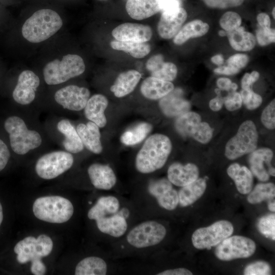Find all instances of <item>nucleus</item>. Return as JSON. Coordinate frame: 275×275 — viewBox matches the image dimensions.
Wrapping results in <instances>:
<instances>
[{
  "mask_svg": "<svg viewBox=\"0 0 275 275\" xmlns=\"http://www.w3.org/2000/svg\"><path fill=\"white\" fill-rule=\"evenodd\" d=\"M19 109L3 124L11 150L22 157L50 150L51 140L39 120V112Z\"/></svg>",
  "mask_w": 275,
  "mask_h": 275,
  "instance_id": "obj_1",
  "label": "nucleus"
},
{
  "mask_svg": "<svg viewBox=\"0 0 275 275\" xmlns=\"http://www.w3.org/2000/svg\"><path fill=\"white\" fill-rule=\"evenodd\" d=\"M172 143L166 135L156 133L145 142L135 158L136 170L143 174L152 173L165 164L172 150Z\"/></svg>",
  "mask_w": 275,
  "mask_h": 275,
  "instance_id": "obj_2",
  "label": "nucleus"
},
{
  "mask_svg": "<svg viewBox=\"0 0 275 275\" xmlns=\"http://www.w3.org/2000/svg\"><path fill=\"white\" fill-rule=\"evenodd\" d=\"M63 24L61 17L56 11L42 9L35 12L24 21L21 34L28 42L39 43L55 35Z\"/></svg>",
  "mask_w": 275,
  "mask_h": 275,
  "instance_id": "obj_3",
  "label": "nucleus"
},
{
  "mask_svg": "<svg viewBox=\"0 0 275 275\" xmlns=\"http://www.w3.org/2000/svg\"><path fill=\"white\" fill-rule=\"evenodd\" d=\"M43 125L51 141L62 149L73 154L79 153L84 149L75 126L68 118L51 114L46 118Z\"/></svg>",
  "mask_w": 275,
  "mask_h": 275,
  "instance_id": "obj_4",
  "label": "nucleus"
},
{
  "mask_svg": "<svg viewBox=\"0 0 275 275\" xmlns=\"http://www.w3.org/2000/svg\"><path fill=\"white\" fill-rule=\"evenodd\" d=\"M86 65L83 59L76 54H67L46 63L42 70L45 83L50 86L65 83L82 74Z\"/></svg>",
  "mask_w": 275,
  "mask_h": 275,
  "instance_id": "obj_5",
  "label": "nucleus"
},
{
  "mask_svg": "<svg viewBox=\"0 0 275 275\" xmlns=\"http://www.w3.org/2000/svg\"><path fill=\"white\" fill-rule=\"evenodd\" d=\"M90 90L84 87L68 85L57 89L51 103L46 109L52 114L62 115L65 112H79L84 109L90 97Z\"/></svg>",
  "mask_w": 275,
  "mask_h": 275,
  "instance_id": "obj_6",
  "label": "nucleus"
},
{
  "mask_svg": "<svg viewBox=\"0 0 275 275\" xmlns=\"http://www.w3.org/2000/svg\"><path fill=\"white\" fill-rule=\"evenodd\" d=\"M34 215L39 219L50 223L61 224L72 217L74 207L67 199L59 196L42 197L33 205Z\"/></svg>",
  "mask_w": 275,
  "mask_h": 275,
  "instance_id": "obj_7",
  "label": "nucleus"
},
{
  "mask_svg": "<svg viewBox=\"0 0 275 275\" xmlns=\"http://www.w3.org/2000/svg\"><path fill=\"white\" fill-rule=\"evenodd\" d=\"M73 154L63 149L49 150L37 159L34 169L37 175L44 180L55 179L62 175L73 165Z\"/></svg>",
  "mask_w": 275,
  "mask_h": 275,
  "instance_id": "obj_8",
  "label": "nucleus"
},
{
  "mask_svg": "<svg viewBox=\"0 0 275 275\" xmlns=\"http://www.w3.org/2000/svg\"><path fill=\"white\" fill-rule=\"evenodd\" d=\"M40 83L38 75L32 70H24L19 73L12 96L20 109L39 112L35 103Z\"/></svg>",
  "mask_w": 275,
  "mask_h": 275,
  "instance_id": "obj_9",
  "label": "nucleus"
},
{
  "mask_svg": "<svg viewBox=\"0 0 275 275\" xmlns=\"http://www.w3.org/2000/svg\"><path fill=\"white\" fill-rule=\"evenodd\" d=\"M258 135L254 123L251 120L243 122L236 134L230 139L225 147V154L230 160L236 159L256 150Z\"/></svg>",
  "mask_w": 275,
  "mask_h": 275,
  "instance_id": "obj_10",
  "label": "nucleus"
},
{
  "mask_svg": "<svg viewBox=\"0 0 275 275\" xmlns=\"http://www.w3.org/2000/svg\"><path fill=\"white\" fill-rule=\"evenodd\" d=\"M167 230L161 224L154 221L142 222L133 228L126 239L131 246L138 249L158 244L164 238Z\"/></svg>",
  "mask_w": 275,
  "mask_h": 275,
  "instance_id": "obj_11",
  "label": "nucleus"
},
{
  "mask_svg": "<svg viewBox=\"0 0 275 275\" xmlns=\"http://www.w3.org/2000/svg\"><path fill=\"white\" fill-rule=\"evenodd\" d=\"M53 248V242L47 235L41 234L37 238L28 236L19 241L14 248L16 259L20 264L32 262L49 255Z\"/></svg>",
  "mask_w": 275,
  "mask_h": 275,
  "instance_id": "obj_12",
  "label": "nucleus"
},
{
  "mask_svg": "<svg viewBox=\"0 0 275 275\" xmlns=\"http://www.w3.org/2000/svg\"><path fill=\"white\" fill-rule=\"evenodd\" d=\"M233 231L231 223L226 220L219 221L208 227L197 229L192 235L191 241L197 249H210L230 236Z\"/></svg>",
  "mask_w": 275,
  "mask_h": 275,
  "instance_id": "obj_13",
  "label": "nucleus"
},
{
  "mask_svg": "<svg viewBox=\"0 0 275 275\" xmlns=\"http://www.w3.org/2000/svg\"><path fill=\"white\" fill-rule=\"evenodd\" d=\"M256 249L255 242L246 237L234 235L229 236L217 245L215 254L223 261L246 258L253 255Z\"/></svg>",
  "mask_w": 275,
  "mask_h": 275,
  "instance_id": "obj_14",
  "label": "nucleus"
},
{
  "mask_svg": "<svg viewBox=\"0 0 275 275\" xmlns=\"http://www.w3.org/2000/svg\"><path fill=\"white\" fill-rule=\"evenodd\" d=\"M272 150L268 148L255 150L251 153L249 161L251 172L261 181H267L269 176H275V170L271 166Z\"/></svg>",
  "mask_w": 275,
  "mask_h": 275,
  "instance_id": "obj_15",
  "label": "nucleus"
},
{
  "mask_svg": "<svg viewBox=\"0 0 275 275\" xmlns=\"http://www.w3.org/2000/svg\"><path fill=\"white\" fill-rule=\"evenodd\" d=\"M112 34L116 40L120 41L147 42L150 40L152 31L147 25L125 22L114 29Z\"/></svg>",
  "mask_w": 275,
  "mask_h": 275,
  "instance_id": "obj_16",
  "label": "nucleus"
},
{
  "mask_svg": "<svg viewBox=\"0 0 275 275\" xmlns=\"http://www.w3.org/2000/svg\"><path fill=\"white\" fill-rule=\"evenodd\" d=\"M87 172L91 183L97 189L108 190L116 183V176L108 165L94 163L88 167Z\"/></svg>",
  "mask_w": 275,
  "mask_h": 275,
  "instance_id": "obj_17",
  "label": "nucleus"
},
{
  "mask_svg": "<svg viewBox=\"0 0 275 275\" xmlns=\"http://www.w3.org/2000/svg\"><path fill=\"white\" fill-rule=\"evenodd\" d=\"M159 105L162 113L171 117L180 116L188 112L190 107V103L183 98L180 89H174L161 98Z\"/></svg>",
  "mask_w": 275,
  "mask_h": 275,
  "instance_id": "obj_18",
  "label": "nucleus"
},
{
  "mask_svg": "<svg viewBox=\"0 0 275 275\" xmlns=\"http://www.w3.org/2000/svg\"><path fill=\"white\" fill-rule=\"evenodd\" d=\"M165 0H127L125 8L133 19L141 20L160 11Z\"/></svg>",
  "mask_w": 275,
  "mask_h": 275,
  "instance_id": "obj_19",
  "label": "nucleus"
},
{
  "mask_svg": "<svg viewBox=\"0 0 275 275\" xmlns=\"http://www.w3.org/2000/svg\"><path fill=\"white\" fill-rule=\"evenodd\" d=\"M198 167L192 163L183 165L178 162L171 164L168 170V179L177 186L183 187L198 178Z\"/></svg>",
  "mask_w": 275,
  "mask_h": 275,
  "instance_id": "obj_20",
  "label": "nucleus"
},
{
  "mask_svg": "<svg viewBox=\"0 0 275 275\" xmlns=\"http://www.w3.org/2000/svg\"><path fill=\"white\" fill-rule=\"evenodd\" d=\"M75 127L85 148L93 153H101L102 146L99 127L90 121L78 123Z\"/></svg>",
  "mask_w": 275,
  "mask_h": 275,
  "instance_id": "obj_21",
  "label": "nucleus"
},
{
  "mask_svg": "<svg viewBox=\"0 0 275 275\" xmlns=\"http://www.w3.org/2000/svg\"><path fill=\"white\" fill-rule=\"evenodd\" d=\"M108 104L107 98L102 94H96L90 96L83 109L85 117L99 128L104 127L107 123L104 112Z\"/></svg>",
  "mask_w": 275,
  "mask_h": 275,
  "instance_id": "obj_22",
  "label": "nucleus"
},
{
  "mask_svg": "<svg viewBox=\"0 0 275 275\" xmlns=\"http://www.w3.org/2000/svg\"><path fill=\"white\" fill-rule=\"evenodd\" d=\"M187 16V12L182 7H180L178 11L174 14L161 15L157 25L159 35L165 39L174 37L180 30Z\"/></svg>",
  "mask_w": 275,
  "mask_h": 275,
  "instance_id": "obj_23",
  "label": "nucleus"
},
{
  "mask_svg": "<svg viewBox=\"0 0 275 275\" xmlns=\"http://www.w3.org/2000/svg\"><path fill=\"white\" fill-rule=\"evenodd\" d=\"M146 67L151 76L166 81L173 80L177 74L176 66L171 62H164L163 56L160 54L150 58L146 62Z\"/></svg>",
  "mask_w": 275,
  "mask_h": 275,
  "instance_id": "obj_24",
  "label": "nucleus"
},
{
  "mask_svg": "<svg viewBox=\"0 0 275 275\" xmlns=\"http://www.w3.org/2000/svg\"><path fill=\"white\" fill-rule=\"evenodd\" d=\"M95 221L101 232L116 238L124 235L128 228L125 218L119 212L105 216Z\"/></svg>",
  "mask_w": 275,
  "mask_h": 275,
  "instance_id": "obj_25",
  "label": "nucleus"
},
{
  "mask_svg": "<svg viewBox=\"0 0 275 275\" xmlns=\"http://www.w3.org/2000/svg\"><path fill=\"white\" fill-rule=\"evenodd\" d=\"M174 89V85L171 81L150 76L143 81L140 90L145 98L157 100L165 96Z\"/></svg>",
  "mask_w": 275,
  "mask_h": 275,
  "instance_id": "obj_26",
  "label": "nucleus"
},
{
  "mask_svg": "<svg viewBox=\"0 0 275 275\" xmlns=\"http://www.w3.org/2000/svg\"><path fill=\"white\" fill-rule=\"evenodd\" d=\"M141 74L137 70L131 69L119 74L110 90L115 96L123 97L131 93L139 83Z\"/></svg>",
  "mask_w": 275,
  "mask_h": 275,
  "instance_id": "obj_27",
  "label": "nucleus"
},
{
  "mask_svg": "<svg viewBox=\"0 0 275 275\" xmlns=\"http://www.w3.org/2000/svg\"><path fill=\"white\" fill-rule=\"evenodd\" d=\"M227 173L234 181L236 188L240 194H248L252 190L253 176L252 173L247 167L234 163L228 168Z\"/></svg>",
  "mask_w": 275,
  "mask_h": 275,
  "instance_id": "obj_28",
  "label": "nucleus"
},
{
  "mask_svg": "<svg viewBox=\"0 0 275 275\" xmlns=\"http://www.w3.org/2000/svg\"><path fill=\"white\" fill-rule=\"evenodd\" d=\"M120 208V203L116 197L102 196L89 209L88 217L90 219L96 221L105 216L119 212Z\"/></svg>",
  "mask_w": 275,
  "mask_h": 275,
  "instance_id": "obj_29",
  "label": "nucleus"
},
{
  "mask_svg": "<svg viewBox=\"0 0 275 275\" xmlns=\"http://www.w3.org/2000/svg\"><path fill=\"white\" fill-rule=\"evenodd\" d=\"M206 186L205 179L198 178L194 182L182 187L178 193L180 205L187 207L193 204L203 195Z\"/></svg>",
  "mask_w": 275,
  "mask_h": 275,
  "instance_id": "obj_30",
  "label": "nucleus"
},
{
  "mask_svg": "<svg viewBox=\"0 0 275 275\" xmlns=\"http://www.w3.org/2000/svg\"><path fill=\"white\" fill-rule=\"evenodd\" d=\"M209 28L207 23L200 20L190 21L180 29L174 37L173 42L176 45H181L190 38L204 35Z\"/></svg>",
  "mask_w": 275,
  "mask_h": 275,
  "instance_id": "obj_31",
  "label": "nucleus"
},
{
  "mask_svg": "<svg viewBox=\"0 0 275 275\" xmlns=\"http://www.w3.org/2000/svg\"><path fill=\"white\" fill-rule=\"evenodd\" d=\"M227 32L229 41L233 48L238 51H249L256 44V39L251 33L244 31L239 26L233 30Z\"/></svg>",
  "mask_w": 275,
  "mask_h": 275,
  "instance_id": "obj_32",
  "label": "nucleus"
},
{
  "mask_svg": "<svg viewBox=\"0 0 275 275\" xmlns=\"http://www.w3.org/2000/svg\"><path fill=\"white\" fill-rule=\"evenodd\" d=\"M107 272V265L102 258L90 256L79 261L76 266V275H105Z\"/></svg>",
  "mask_w": 275,
  "mask_h": 275,
  "instance_id": "obj_33",
  "label": "nucleus"
},
{
  "mask_svg": "<svg viewBox=\"0 0 275 275\" xmlns=\"http://www.w3.org/2000/svg\"><path fill=\"white\" fill-rule=\"evenodd\" d=\"M110 45L115 50L123 51L137 59L145 57L151 51L150 45L147 42L120 41L116 39L111 42Z\"/></svg>",
  "mask_w": 275,
  "mask_h": 275,
  "instance_id": "obj_34",
  "label": "nucleus"
},
{
  "mask_svg": "<svg viewBox=\"0 0 275 275\" xmlns=\"http://www.w3.org/2000/svg\"><path fill=\"white\" fill-rule=\"evenodd\" d=\"M201 122V117L197 113L187 112L179 116L175 126L177 132L184 137H191Z\"/></svg>",
  "mask_w": 275,
  "mask_h": 275,
  "instance_id": "obj_35",
  "label": "nucleus"
},
{
  "mask_svg": "<svg viewBox=\"0 0 275 275\" xmlns=\"http://www.w3.org/2000/svg\"><path fill=\"white\" fill-rule=\"evenodd\" d=\"M152 125L143 122L133 128L126 131L121 137V141L124 145L132 146L142 142L151 131Z\"/></svg>",
  "mask_w": 275,
  "mask_h": 275,
  "instance_id": "obj_36",
  "label": "nucleus"
},
{
  "mask_svg": "<svg viewBox=\"0 0 275 275\" xmlns=\"http://www.w3.org/2000/svg\"><path fill=\"white\" fill-rule=\"evenodd\" d=\"M249 194L247 200L250 203H260L274 197L275 186L272 183H259Z\"/></svg>",
  "mask_w": 275,
  "mask_h": 275,
  "instance_id": "obj_37",
  "label": "nucleus"
},
{
  "mask_svg": "<svg viewBox=\"0 0 275 275\" xmlns=\"http://www.w3.org/2000/svg\"><path fill=\"white\" fill-rule=\"evenodd\" d=\"M155 198L160 207L168 210L175 209L179 204L178 194L173 187Z\"/></svg>",
  "mask_w": 275,
  "mask_h": 275,
  "instance_id": "obj_38",
  "label": "nucleus"
},
{
  "mask_svg": "<svg viewBox=\"0 0 275 275\" xmlns=\"http://www.w3.org/2000/svg\"><path fill=\"white\" fill-rule=\"evenodd\" d=\"M257 227L259 232L266 237L275 240V214H269L259 220Z\"/></svg>",
  "mask_w": 275,
  "mask_h": 275,
  "instance_id": "obj_39",
  "label": "nucleus"
},
{
  "mask_svg": "<svg viewBox=\"0 0 275 275\" xmlns=\"http://www.w3.org/2000/svg\"><path fill=\"white\" fill-rule=\"evenodd\" d=\"M241 23V18L240 15L232 11L225 13L219 20L221 27L226 31H232L239 27Z\"/></svg>",
  "mask_w": 275,
  "mask_h": 275,
  "instance_id": "obj_40",
  "label": "nucleus"
},
{
  "mask_svg": "<svg viewBox=\"0 0 275 275\" xmlns=\"http://www.w3.org/2000/svg\"><path fill=\"white\" fill-rule=\"evenodd\" d=\"M270 272L269 264L263 261H256L249 264L244 270L245 275H268L270 274Z\"/></svg>",
  "mask_w": 275,
  "mask_h": 275,
  "instance_id": "obj_41",
  "label": "nucleus"
},
{
  "mask_svg": "<svg viewBox=\"0 0 275 275\" xmlns=\"http://www.w3.org/2000/svg\"><path fill=\"white\" fill-rule=\"evenodd\" d=\"M212 134L213 129L210 125L201 122L191 138L202 144H206L211 140Z\"/></svg>",
  "mask_w": 275,
  "mask_h": 275,
  "instance_id": "obj_42",
  "label": "nucleus"
},
{
  "mask_svg": "<svg viewBox=\"0 0 275 275\" xmlns=\"http://www.w3.org/2000/svg\"><path fill=\"white\" fill-rule=\"evenodd\" d=\"M275 101L272 100L263 110L261 120L263 125L269 129L275 128Z\"/></svg>",
  "mask_w": 275,
  "mask_h": 275,
  "instance_id": "obj_43",
  "label": "nucleus"
},
{
  "mask_svg": "<svg viewBox=\"0 0 275 275\" xmlns=\"http://www.w3.org/2000/svg\"><path fill=\"white\" fill-rule=\"evenodd\" d=\"M257 40L258 43L265 46L274 42L275 31L270 28H262L260 26L256 31Z\"/></svg>",
  "mask_w": 275,
  "mask_h": 275,
  "instance_id": "obj_44",
  "label": "nucleus"
},
{
  "mask_svg": "<svg viewBox=\"0 0 275 275\" xmlns=\"http://www.w3.org/2000/svg\"><path fill=\"white\" fill-rule=\"evenodd\" d=\"M209 8L226 9L240 6L244 0H202Z\"/></svg>",
  "mask_w": 275,
  "mask_h": 275,
  "instance_id": "obj_45",
  "label": "nucleus"
},
{
  "mask_svg": "<svg viewBox=\"0 0 275 275\" xmlns=\"http://www.w3.org/2000/svg\"><path fill=\"white\" fill-rule=\"evenodd\" d=\"M224 103L226 108L230 111L239 109L242 105V101L239 93L232 92L224 99Z\"/></svg>",
  "mask_w": 275,
  "mask_h": 275,
  "instance_id": "obj_46",
  "label": "nucleus"
},
{
  "mask_svg": "<svg viewBox=\"0 0 275 275\" xmlns=\"http://www.w3.org/2000/svg\"><path fill=\"white\" fill-rule=\"evenodd\" d=\"M11 151L10 147L0 138V172L7 165L11 157Z\"/></svg>",
  "mask_w": 275,
  "mask_h": 275,
  "instance_id": "obj_47",
  "label": "nucleus"
},
{
  "mask_svg": "<svg viewBox=\"0 0 275 275\" xmlns=\"http://www.w3.org/2000/svg\"><path fill=\"white\" fill-rule=\"evenodd\" d=\"M248 61L249 58L246 54L238 53L231 56L227 62L229 66L240 70L245 66Z\"/></svg>",
  "mask_w": 275,
  "mask_h": 275,
  "instance_id": "obj_48",
  "label": "nucleus"
},
{
  "mask_svg": "<svg viewBox=\"0 0 275 275\" xmlns=\"http://www.w3.org/2000/svg\"><path fill=\"white\" fill-rule=\"evenodd\" d=\"M179 0H165L161 10V15H171L176 13L180 8Z\"/></svg>",
  "mask_w": 275,
  "mask_h": 275,
  "instance_id": "obj_49",
  "label": "nucleus"
},
{
  "mask_svg": "<svg viewBox=\"0 0 275 275\" xmlns=\"http://www.w3.org/2000/svg\"><path fill=\"white\" fill-rule=\"evenodd\" d=\"M31 271L35 275H43L46 272V267L41 259H36L31 262Z\"/></svg>",
  "mask_w": 275,
  "mask_h": 275,
  "instance_id": "obj_50",
  "label": "nucleus"
},
{
  "mask_svg": "<svg viewBox=\"0 0 275 275\" xmlns=\"http://www.w3.org/2000/svg\"><path fill=\"white\" fill-rule=\"evenodd\" d=\"M262 102V99L261 96L253 91L248 100L244 104L248 109L252 110L259 107Z\"/></svg>",
  "mask_w": 275,
  "mask_h": 275,
  "instance_id": "obj_51",
  "label": "nucleus"
},
{
  "mask_svg": "<svg viewBox=\"0 0 275 275\" xmlns=\"http://www.w3.org/2000/svg\"><path fill=\"white\" fill-rule=\"evenodd\" d=\"M158 275H192L193 273L185 268L170 269L157 273Z\"/></svg>",
  "mask_w": 275,
  "mask_h": 275,
  "instance_id": "obj_52",
  "label": "nucleus"
},
{
  "mask_svg": "<svg viewBox=\"0 0 275 275\" xmlns=\"http://www.w3.org/2000/svg\"><path fill=\"white\" fill-rule=\"evenodd\" d=\"M224 101V98L220 95H217V97L210 101L209 107L214 112L218 111L222 108Z\"/></svg>",
  "mask_w": 275,
  "mask_h": 275,
  "instance_id": "obj_53",
  "label": "nucleus"
},
{
  "mask_svg": "<svg viewBox=\"0 0 275 275\" xmlns=\"http://www.w3.org/2000/svg\"><path fill=\"white\" fill-rule=\"evenodd\" d=\"M215 73L226 75H232L238 73L239 70L233 67L228 65V66H222L217 68L214 70Z\"/></svg>",
  "mask_w": 275,
  "mask_h": 275,
  "instance_id": "obj_54",
  "label": "nucleus"
},
{
  "mask_svg": "<svg viewBox=\"0 0 275 275\" xmlns=\"http://www.w3.org/2000/svg\"><path fill=\"white\" fill-rule=\"evenodd\" d=\"M257 19L261 27L270 28V19L269 16L266 13H259L257 15Z\"/></svg>",
  "mask_w": 275,
  "mask_h": 275,
  "instance_id": "obj_55",
  "label": "nucleus"
},
{
  "mask_svg": "<svg viewBox=\"0 0 275 275\" xmlns=\"http://www.w3.org/2000/svg\"><path fill=\"white\" fill-rule=\"evenodd\" d=\"M216 84L219 89L230 91L231 90L232 82L228 78L221 77L217 80Z\"/></svg>",
  "mask_w": 275,
  "mask_h": 275,
  "instance_id": "obj_56",
  "label": "nucleus"
},
{
  "mask_svg": "<svg viewBox=\"0 0 275 275\" xmlns=\"http://www.w3.org/2000/svg\"><path fill=\"white\" fill-rule=\"evenodd\" d=\"M255 82L251 74L246 73L241 80V87L242 89H251L252 84Z\"/></svg>",
  "mask_w": 275,
  "mask_h": 275,
  "instance_id": "obj_57",
  "label": "nucleus"
},
{
  "mask_svg": "<svg viewBox=\"0 0 275 275\" xmlns=\"http://www.w3.org/2000/svg\"><path fill=\"white\" fill-rule=\"evenodd\" d=\"M211 61L215 64L221 65L224 62V59L221 54H217L212 57Z\"/></svg>",
  "mask_w": 275,
  "mask_h": 275,
  "instance_id": "obj_58",
  "label": "nucleus"
},
{
  "mask_svg": "<svg viewBox=\"0 0 275 275\" xmlns=\"http://www.w3.org/2000/svg\"><path fill=\"white\" fill-rule=\"evenodd\" d=\"M250 74L253 80L254 81V82L256 81L258 79L260 76L259 73L257 71H254L252 72V73Z\"/></svg>",
  "mask_w": 275,
  "mask_h": 275,
  "instance_id": "obj_59",
  "label": "nucleus"
},
{
  "mask_svg": "<svg viewBox=\"0 0 275 275\" xmlns=\"http://www.w3.org/2000/svg\"><path fill=\"white\" fill-rule=\"evenodd\" d=\"M268 209L274 212L275 211V203L274 201H270L268 204Z\"/></svg>",
  "mask_w": 275,
  "mask_h": 275,
  "instance_id": "obj_60",
  "label": "nucleus"
},
{
  "mask_svg": "<svg viewBox=\"0 0 275 275\" xmlns=\"http://www.w3.org/2000/svg\"><path fill=\"white\" fill-rule=\"evenodd\" d=\"M3 219V212L2 204L0 202V226Z\"/></svg>",
  "mask_w": 275,
  "mask_h": 275,
  "instance_id": "obj_61",
  "label": "nucleus"
},
{
  "mask_svg": "<svg viewBox=\"0 0 275 275\" xmlns=\"http://www.w3.org/2000/svg\"><path fill=\"white\" fill-rule=\"evenodd\" d=\"M218 34L220 36H227V32L223 30H220L218 32Z\"/></svg>",
  "mask_w": 275,
  "mask_h": 275,
  "instance_id": "obj_62",
  "label": "nucleus"
},
{
  "mask_svg": "<svg viewBox=\"0 0 275 275\" xmlns=\"http://www.w3.org/2000/svg\"><path fill=\"white\" fill-rule=\"evenodd\" d=\"M274 12H275V7H274L273 8V9H272V16H273V17L274 18V17H275Z\"/></svg>",
  "mask_w": 275,
  "mask_h": 275,
  "instance_id": "obj_63",
  "label": "nucleus"
},
{
  "mask_svg": "<svg viewBox=\"0 0 275 275\" xmlns=\"http://www.w3.org/2000/svg\"><path fill=\"white\" fill-rule=\"evenodd\" d=\"M103 1H106V0H103Z\"/></svg>",
  "mask_w": 275,
  "mask_h": 275,
  "instance_id": "obj_64",
  "label": "nucleus"
}]
</instances>
